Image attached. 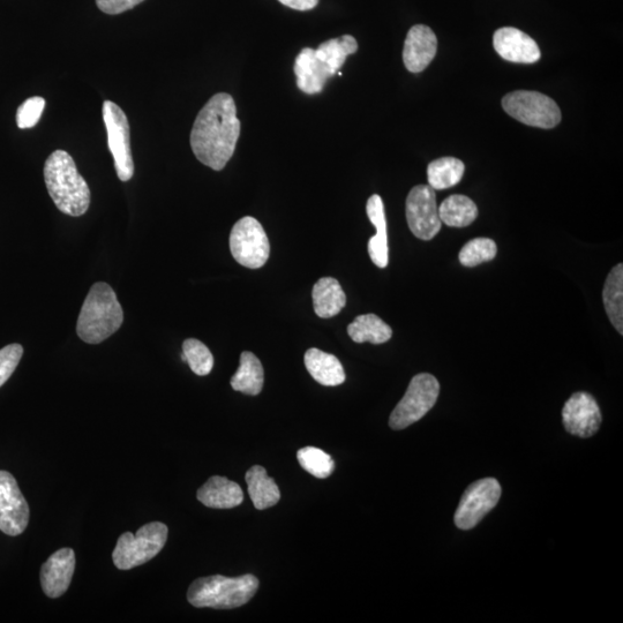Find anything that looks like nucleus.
I'll list each match as a JSON object with an SVG mask.
<instances>
[{"mask_svg": "<svg viewBox=\"0 0 623 623\" xmlns=\"http://www.w3.org/2000/svg\"><path fill=\"white\" fill-rule=\"evenodd\" d=\"M240 137V120L234 97L216 94L195 119L191 147L195 157L206 167L221 171L234 156Z\"/></svg>", "mask_w": 623, "mask_h": 623, "instance_id": "nucleus-1", "label": "nucleus"}, {"mask_svg": "<svg viewBox=\"0 0 623 623\" xmlns=\"http://www.w3.org/2000/svg\"><path fill=\"white\" fill-rule=\"evenodd\" d=\"M44 180L49 195L60 212L73 217L84 215L90 205V190L79 174L73 157L56 150L44 164Z\"/></svg>", "mask_w": 623, "mask_h": 623, "instance_id": "nucleus-2", "label": "nucleus"}, {"mask_svg": "<svg viewBox=\"0 0 623 623\" xmlns=\"http://www.w3.org/2000/svg\"><path fill=\"white\" fill-rule=\"evenodd\" d=\"M124 312L114 289L104 282L90 288L79 315L77 334L88 344L109 339L122 327Z\"/></svg>", "mask_w": 623, "mask_h": 623, "instance_id": "nucleus-3", "label": "nucleus"}, {"mask_svg": "<svg viewBox=\"0 0 623 623\" xmlns=\"http://www.w3.org/2000/svg\"><path fill=\"white\" fill-rule=\"evenodd\" d=\"M258 588L259 580L252 574L201 577L190 585L187 600L199 609L232 610L249 603Z\"/></svg>", "mask_w": 623, "mask_h": 623, "instance_id": "nucleus-4", "label": "nucleus"}, {"mask_svg": "<svg viewBox=\"0 0 623 623\" xmlns=\"http://www.w3.org/2000/svg\"><path fill=\"white\" fill-rule=\"evenodd\" d=\"M169 530L161 522L141 527L137 534L125 532L119 537L112 559L120 570H130L147 564L159 554L168 540Z\"/></svg>", "mask_w": 623, "mask_h": 623, "instance_id": "nucleus-5", "label": "nucleus"}, {"mask_svg": "<svg viewBox=\"0 0 623 623\" xmlns=\"http://www.w3.org/2000/svg\"><path fill=\"white\" fill-rule=\"evenodd\" d=\"M440 384L431 374L422 373L412 378L407 393L392 412L389 426L395 431L407 429L422 419L437 403Z\"/></svg>", "mask_w": 623, "mask_h": 623, "instance_id": "nucleus-6", "label": "nucleus"}, {"mask_svg": "<svg viewBox=\"0 0 623 623\" xmlns=\"http://www.w3.org/2000/svg\"><path fill=\"white\" fill-rule=\"evenodd\" d=\"M502 107L510 117L539 129H553L561 122L558 104L538 92L517 90L502 99Z\"/></svg>", "mask_w": 623, "mask_h": 623, "instance_id": "nucleus-7", "label": "nucleus"}, {"mask_svg": "<svg viewBox=\"0 0 623 623\" xmlns=\"http://www.w3.org/2000/svg\"><path fill=\"white\" fill-rule=\"evenodd\" d=\"M230 251L239 265L250 269L265 266L270 244L261 223L251 216L240 219L231 230Z\"/></svg>", "mask_w": 623, "mask_h": 623, "instance_id": "nucleus-8", "label": "nucleus"}, {"mask_svg": "<svg viewBox=\"0 0 623 623\" xmlns=\"http://www.w3.org/2000/svg\"><path fill=\"white\" fill-rule=\"evenodd\" d=\"M103 120L107 127L108 146L114 156L117 176L122 182H129L134 175L129 119L116 103L105 101Z\"/></svg>", "mask_w": 623, "mask_h": 623, "instance_id": "nucleus-9", "label": "nucleus"}, {"mask_svg": "<svg viewBox=\"0 0 623 623\" xmlns=\"http://www.w3.org/2000/svg\"><path fill=\"white\" fill-rule=\"evenodd\" d=\"M501 498V486L497 479L484 478L471 484L462 495L455 514L456 527L471 530L492 512Z\"/></svg>", "mask_w": 623, "mask_h": 623, "instance_id": "nucleus-10", "label": "nucleus"}, {"mask_svg": "<svg viewBox=\"0 0 623 623\" xmlns=\"http://www.w3.org/2000/svg\"><path fill=\"white\" fill-rule=\"evenodd\" d=\"M405 214L409 228L417 238L431 240L441 230L437 197L430 185H418L412 189L405 202Z\"/></svg>", "mask_w": 623, "mask_h": 623, "instance_id": "nucleus-11", "label": "nucleus"}, {"mask_svg": "<svg viewBox=\"0 0 623 623\" xmlns=\"http://www.w3.org/2000/svg\"><path fill=\"white\" fill-rule=\"evenodd\" d=\"M29 506L17 480L7 471H0V531L7 536H20L28 527Z\"/></svg>", "mask_w": 623, "mask_h": 623, "instance_id": "nucleus-12", "label": "nucleus"}, {"mask_svg": "<svg viewBox=\"0 0 623 623\" xmlns=\"http://www.w3.org/2000/svg\"><path fill=\"white\" fill-rule=\"evenodd\" d=\"M562 422L568 433L587 439L594 437L600 429L602 412L594 396L575 393L562 409Z\"/></svg>", "mask_w": 623, "mask_h": 623, "instance_id": "nucleus-13", "label": "nucleus"}, {"mask_svg": "<svg viewBox=\"0 0 623 623\" xmlns=\"http://www.w3.org/2000/svg\"><path fill=\"white\" fill-rule=\"evenodd\" d=\"M75 570V553L69 547L60 549L45 561L41 568V587L44 594L55 599L69 590Z\"/></svg>", "mask_w": 623, "mask_h": 623, "instance_id": "nucleus-14", "label": "nucleus"}, {"mask_svg": "<svg viewBox=\"0 0 623 623\" xmlns=\"http://www.w3.org/2000/svg\"><path fill=\"white\" fill-rule=\"evenodd\" d=\"M493 45L501 58L512 63L534 64L542 56L536 41L513 27L497 30L493 36Z\"/></svg>", "mask_w": 623, "mask_h": 623, "instance_id": "nucleus-15", "label": "nucleus"}, {"mask_svg": "<svg viewBox=\"0 0 623 623\" xmlns=\"http://www.w3.org/2000/svg\"><path fill=\"white\" fill-rule=\"evenodd\" d=\"M438 50V39L433 30L416 25L409 30L404 42L403 62L411 73L423 72L432 63Z\"/></svg>", "mask_w": 623, "mask_h": 623, "instance_id": "nucleus-16", "label": "nucleus"}, {"mask_svg": "<svg viewBox=\"0 0 623 623\" xmlns=\"http://www.w3.org/2000/svg\"><path fill=\"white\" fill-rule=\"evenodd\" d=\"M294 71L297 86L307 95L319 94L324 90L326 82L333 77L328 67L321 63L315 50L304 48L296 57Z\"/></svg>", "mask_w": 623, "mask_h": 623, "instance_id": "nucleus-17", "label": "nucleus"}, {"mask_svg": "<svg viewBox=\"0 0 623 623\" xmlns=\"http://www.w3.org/2000/svg\"><path fill=\"white\" fill-rule=\"evenodd\" d=\"M198 500L208 508L232 509L242 505L244 493L237 483L225 477L214 476L200 487Z\"/></svg>", "mask_w": 623, "mask_h": 623, "instance_id": "nucleus-18", "label": "nucleus"}, {"mask_svg": "<svg viewBox=\"0 0 623 623\" xmlns=\"http://www.w3.org/2000/svg\"><path fill=\"white\" fill-rule=\"evenodd\" d=\"M366 213L375 230H377V235L370 239L369 246H367L369 247L370 258L375 266L386 268L389 262L387 221L384 201L380 195L374 194L367 201Z\"/></svg>", "mask_w": 623, "mask_h": 623, "instance_id": "nucleus-19", "label": "nucleus"}, {"mask_svg": "<svg viewBox=\"0 0 623 623\" xmlns=\"http://www.w3.org/2000/svg\"><path fill=\"white\" fill-rule=\"evenodd\" d=\"M304 362L312 378L322 386H340L345 381L343 366L334 355L312 348L306 351Z\"/></svg>", "mask_w": 623, "mask_h": 623, "instance_id": "nucleus-20", "label": "nucleus"}, {"mask_svg": "<svg viewBox=\"0 0 623 623\" xmlns=\"http://www.w3.org/2000/svg\"><path fill=\"white\" fill-rule=\"evenodd\" d=\"M314 311L318 317L329 319L339 314L347 305L341 284L333 277H322L312 291Z\"/></svg>", "mask_w": 623, "mask_h": 623, "instance_id": "nucleus-21", "label": "nucleus"}, {"mask_svg": "<svg viewBox=\"0 0 623 623\" xmlns=\"http://www.w3.org/2000/svg\"><path fill=\"white\" fill-rule=\"evenodd\" d=\"M246 484L255 508L265 510L273 507L281 499L279 486L270 478L265 468L254 465L246 472Z\"/></svg>", "mask_w": 623, "mask_h": 623, "instance_id": "nucleus-22", "label": "nucleus"}, {"mask_svg": "<svg viewBox=\"0 0 623 623\" xmlns=\"http://www.w3.org/2000/svg\"><path fill=\"white\" fill-rule=\"evenodd\" d=\"M264 367L257 356L250 351L240 355V364L230 384L232 389L246 395L257 396L264 388Z\"/></svg>", "mask_w": 623, "mask_h": 623, "instance_id": "nucleus-23", "label": "nucleus"}, {"mask_svg": "<svg viewBox=\"0 0 623 623\" xmlns=\"http://www.w3.org/2000/svg\"><path fill=\"white\" fill-rule=\"evenodd\" d=\"M348 334L356 343L382 344L392 339L393 330L378 315L371 313L359 315L348 326Z\"/></svg>", "mask_w": 623, "mask_h": 623, "instance_id": "nucleus-24", "label": "nucleus"}, {"mask_svg": "<svg viewBox=\"0 0 623 623\" xmlns=\"http://www.w3.org/2000/svg\"><path fill=\"white\" fill-rule=\"evenodd\" d=\"M478 208L474 201L465 195L455 194L442 202L439 207L441 223L452 228H465L474 223Z\"/></svg>", "mask_w": 623, "mask_h": 623, "instance_id": "nucleus-25", "label": "nucleus"}, {"mask_svg": "<svg viewBox=\"0 0 623 623\" xmlns=\"http://www.w3.org/2000/svg\"><path fill=\"white\" fill-rule=\"evenodd\" d=\"M604 306L612 325L623 334V265L615 266L607 276L603 291Z\"/></svg>", "mask_w": 623, "mask_h": 623, "instance_id": "nucleus-26", "label": "nucleus"}, {"mask_svg": "<svg viewBox=\"0 0 623 623\" xmlns=\"http://www.w3.org/2000/svg\"><path fill=\"white\" fill-rule=\"evenodd\" d=\"M358 51V43L354 36L343 35L321 43L315 50V56L324 63L330 73L334 75L341 70L345 60Z\"/></svg>", "mask_w": 623, "mask_h": 623, "instance_id": "nucleus-27", "label": "nucleus"}, {"mask_svg": "<svg viewBox=\"0 0 623 623\" xmlns=\"http://www.w3.org/2000/svg\"><path fill=\"white\" fill-rule=\"evenodd\" d=\"M464 163L455 157H442L430 163L427 179L434 191L447 190L459 184L464 175Z\"/></svg>", "mask_w": 623, "mask_h": 623, "instance_id": "nucleus-28", "label": "nucleus"}, {"mask_svg": "<svg viewBox=\"0 0 623 623\" xmlns=\"http://www.w3.org/2000/svg\"><path fill=\"white\" fill-rule=\"evenodd\" d=\"M297 460L305 471L319 479H326L333 475L335 463L332 456L319 448L305 447L298 450Z\"/></svg>", "mask_w": 623, "mask_h": 623, "instance_id": "nucleus-29", "label": "nucleus"}, {"mask_svg": "<svg viewBox=\"0 0 623 623\" xmlns=\"http://www.w3.org/2000/svg\"><path fill=\"white\" fill-rule=\"evenodd\" d=\"M498 247L490 238H475L462 247L459 255L464 267H476L497 257Z\"/></svg>", "mask_w": 623, "mask_h": 623, "instance_id": "nucleus-30", "label": "nucleus"}, {"mask_svg": "<svg viewBox=\"0 0 623 623\" xmlns=\"http://www.w3.org/2000/svg\"><path fill=\"white\" fill-rule=\"evenodd\" d=\"M183 362L190 365L191 370L206 377L213 370L214 357L206 345L199 340L189 339L183 343Z\"/></svg>", "mask_w": 623, "mask_h": 623, "instance_id": "nucleus-31", "label": "nucleus"}, {"mask_svg": "<svg viewBox=\"0 0 623 623\" xmlns=\"http://www.w3.org/2000/svg\"><path fill=\"white\" fill-rule=\"evenodd\" d=\"M45 108V100L43 97H30L22 103L17 112V124L19 129H32L40 122L41 116Z\"/></svg>", "mask_w": 623, "mask_h": 623, "instance_id": "nucleus-32", "label": "nucleus"}, {"mask_svg": "<svg viewBox=\"0 0 623 623\" xmlns=\"http://www.w3.org/2000/svg\"><path fill=\"white\" fill-rule=\"evenodd\" d=\"M24 355V348L20 344H10L0 350V387L11 378Z\"/></svg>", "mask_w": 623, "mask_h": 623, "instance_id": "nucleus-33", "label": "nucleus"}, {"mask_svg": "<svg viewBox=\"0 0 623 623\" xmlns=\"http://www.w3.org/2000/svg\"><path fill=\"white\" fill-rule=\"evenodd\" d=\"M145 0H96L99 9L107 14L116 15L134 9Z\"/></svg>", "mask_w": 623, "mask_h": 623, "instance_id": "nucleus-34", "label": "nucleus"}, {"mask_svg": "<svg viewBox=\"0 0 623 623\" xmlns=\"http://www.w3.org/2000/svg\"><path fill=\"white\" fill-rule=\"evenodd\" d=\"M284 6L296 11H310L318 5L319 0H279Z\"/></svg>", "mask_w": 623, "mask_h": 623, "instance_id": "nucleus-35", "label": "nucleus"}]
</instances>
